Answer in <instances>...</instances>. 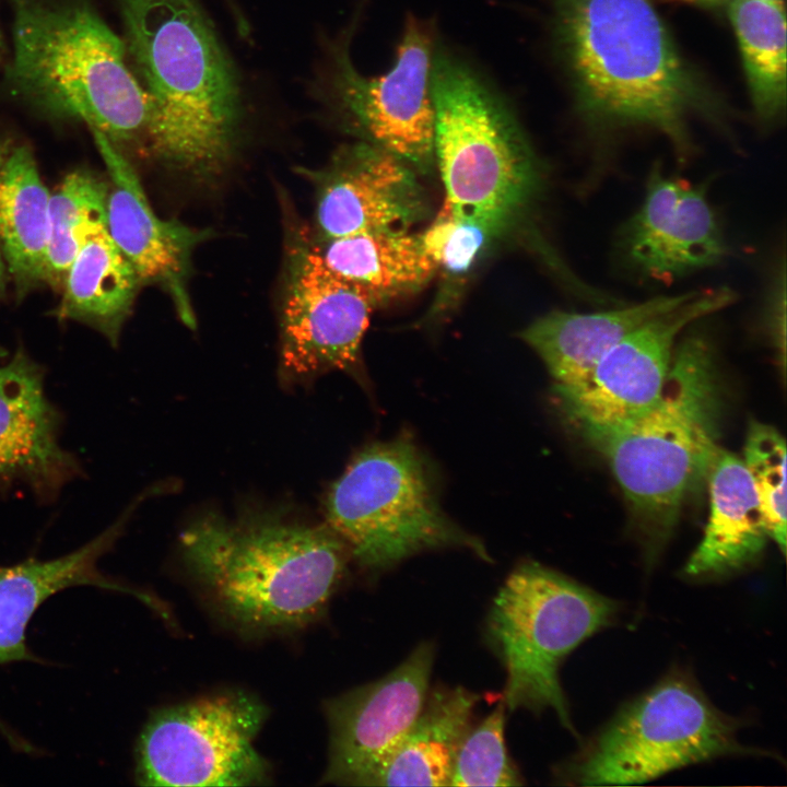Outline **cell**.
Returning a JSON list of instances; mask_svg holds the SVG:
<instances>
[{
	"label": "cell",
	"mask_w": 787,
	"mask_h": 787,
	"mask_svg": "<svg viewBox=\"0 0 787 787\" xmlns=\"http://www.w3.org/2000/svg\"><path fill=\"white\" fill-rule=\"evenodd\" d=\"M436 48L431 28L411 16L386 73L363 75L348 47L340 45L332 51L328 73V96L369 143L418 166L434 157L432 68Z\"/></svg>",
	"instance_id": "obj_12"
},
{
	"label": "cell",
	"mask_w": 787,
	"mask_h": 787,
	"mask_svg": "<svg viewBox=\"0 0 787 787\" xmlns=\"http://www.w3.org/2000/svg\"><path fill=\"white\" fill-rule=\"evenodd\" d=\"M10 142H11L10 139H0V164H1V161L7 152L8 148H9ZM7 275H8L7 267H5L4 258H3L1 247H0V297L2 296L4 289H5Z\"/></svg>",
	"instance_id": "obj_32"
},
{
	"label": "cell",
	"mask_w": 787,
	"mask_h": 787,
	"mask_svg": "<svg viewBox=\"0 0 787 787\" xmlns=\"http://www.w3.org/2000/svg\"><path fill=\"white\" fill-rule=\"evenodd\" d=\"M130 510L93 540L61 557L0 567V665L34 659L25 643L26 626L37 608L64 588L93 585L132 595L153 610L160 607L161 600L155 596L116 583L97 567L98 560L121 533ZM0 729L13 740L1 723Z\"/></svg>",
	"instance_id": "obj_19"
},
{
	"label": "cell",
	"mask_w": 787,
	"mask_h": 787,
	"mask_svg": "<svg viewBox=\"0 0 787 787\" xmlns=\"http://www.w3.org/2000/svg\"><path fill=\"white\" fill-rule=\"evenodd\" d=\"M432 93L444 207L496 234L540 191L538 160L497 94L444 49L435 51Z\"/></svg>",
	"instance_id": "obj_6"
},
{
	"label": "cell",
	"mask_w": 787,
	"mask_h": 787,
	"mask_svg": "<svg viewBox=\"0 0 787 787\" xmlns=\"http://www.w3.org/2000/svg\"><path fill=\"white\" fill-rule=\"evenodd\" d=\"M410 164L372 143L342 149L320 175L316 222L319 239L407 230L424 212Z\"/></svg>",
	"instance_id": "obj_18"
},
{
	"label": "cell",
	"mask_w": 787,
	"mask_h": 787,
	"mask_svg": "<svg viewBox=\"0 0 787 787\" xmlns=\"http://www.w3.org/2000/svg\"><path fill=\"white\" fill-rule=\"evenodd\" d=\"M7 82L42 114L85 124L122 153L146 148L148 96L124 39L87 0H10Z\"/></svg>",
	"instance_id": "obj_5"
},
{
	"label": "cell",
	"mask_w": 787,
	"mask_h": 787,
	"mask_svg": "<svg viewBox=\"0 0 787 787\" xmlns=\"http://www.w3.org/2000/svg\"><path fill=\"white\" fill-rule=\"evenodd\" d=\"M760 306L762 324L778 356L784 362L786 340V258L784 251L776 257L771 267Z\"/></svg>",
	"instance_id": "obj_31"
},
{
	"label": "cell",
	"mask_w": 787,
	"mask_h": 787,
	"mask_svg": "<svg viewBox=\"0 0 787 787\" xmlns=\"http://www.w3.org/2000/svg\"><path fill=\"white\" fill-rule=\"evenodd\" d=\"M708 185L668 175L655 162L642 203L614 235L619 268L638 281L665 284L725 262L731 249Z\"/></svg>",
	"instance_id": "obj_14"
},
{
	"label": "cell",
	"mask_w": 787,
	"mask_h": 787,
	"mask_svg": "<svg viewBox=\"0 0 787 787\" xmlns=\"http://www.w3.org/2000/svg\"><path fill=\"white\" fill-rule=\"evenodd\" d=\"M728 286L689 291L676 306L648 319L615 343L578 386H554V396L578 432L634 418L660 398L683 330L732 305Z\"/></svg>",
	"instance_id": "obj_13"
},
{
	"label": "cell",
	"mask_w": 787,
	"mask_h": 787,
	"mask_svg": "<svg viewBox=\"0 0 787 787\" xmlns=\"http://www.w3.org/2000/svg\"><path fill=\"white\" fill-rule=\"evenodd\" d=\"M62 414L45 391V369L23 348L0 364V491L25 485L42 503L82 475L59 442Z\"/></svg>",
	"instance_id": "obj_17"
},
{
	"label": "cell",
	"mask_w": 787,
	"mask_h": 787,
	"mask_svg": "<svg viewBox=\"0 0 787 787\" xmlns=\"http://www.w3.org/2000/svg\"><path fill=\"white\" fill-rule=\"evenodd\" d=\"M742 720L717 708L683 670L626 703L559 770L579 786L635 785L730 755H771L742 744Z\"/></svg>",
	"instance_id": "obj_9"
},
{
	"label": "cell",
	"mask_w": 787,
	"mask_h": 787,
	"mask_svg": "<svg viewBox=\"0 0 787 787\" xmlns=\"http://www.w3.org/2000/svg\"><path fill=\"white\" fill-rule=\"evenodd\" d=\"M107 193L108 181L86 168L69 173L50 193L43 283L62 287L84 243L107 231Z\"/></svg>",
	"instance_id": "obj_27"
},
{
	"label": "cell",
	"mask_w": 787,
	"mask_h": 787,
	"mask_svg": "<svg viewBox=\"0 0 787 787\" xmlns=\"http://www.w3.org/2000/svg\"><path fill=\"white\" fill-rule=\"evenodd\" d=\"M312 244L331 271L380 302L420 287L436 270L420 236L407 230L361 232Z\"/></svg>",
	"instance_id": "obj_25"
},
{
	"label": "cell",
	"mask_w": 787,
	"mask_h": 787,
	"mask_svg": "<svg viewBox=\"0 0 787 787\" xmlns=\"http://www.w3.org/2000/svg\"><path fill=\"white\" fill-rule=\"evenodd\" d=\"M108 174L107 231L134 269L141 285L155 284L172 298L181 321L195 328L188 280L196 247L209 230L161 219L152 209L138 174L125 153L93 133Z\"/></svg>",
	"instance_id": "obj_16"
},
{
	"label": "cell",
	"mask_w": 787,
	"mask_h": 787,
	"mask_svg": "<svg viewBox=\"0 0 787 787\" xmlns=\"http://www.w3.org/2000/svg\"><path fill=\"white\" fill-rule=\"evenodd\" d=\"M2 47H3V42H2L1 34H0V56H1V52H2Z\"/></svg>",
	"instance_id": "obj_34"
},
{
	"label": "cell",
	"mask_w": 787,
	"mask_h": 787,
	"mask_svg": "<svg viewBox=\"0 0 787 787\" xmlns=\"http://www.w3.org/2000/svg\"><path fill=\"white\" fill-rule=\"evenodd\" d=\"M768 1H783V0H768Z\"/></svg>",
	"instance_id": "obj_35"
},
{
	"label": "cell",
	"mask_w": 787,
	"mask_h": 787,
	"mask_svg": "<svg viewBox=\"0 0 787 787\" xmlns=\"http://www.w3.org/2000/svg\"><path fill=\"white\" fill-rule=\"evenodd\" d=\"M380 301L333 271L308 237L296 239L287 255L281 306L280 377L305 385L342 371L365 384L361 343Z\"/></svg>",
	"instance_id": "obj_11"
},
{
	"label": "cell",
	"mask_w": 787,
	"mask_h": 787,
	"mask_svg": "<svg viewBox=\"0 0 787 787\" xmlns=\"http://www.w3.org/2000/svg\"><path fill=\"white\" fill-rule=\"evenodd\" d=\"M184 561L212 604L243 630L290 632L319 618L351 557L325 525L263 514H209L179 538Z\"/></svg>",
	"instance_id": "obj_4"
},
{
	"label": "cell",
	"mask_w": 787,
	"mask_h": 787,
	"mask_svg": "<svg viewBox=\"0 0 787 787\" xmlns=\"http://www.w3.org/2000/svg\"><path fill=\"white\" fill-rule=\"evenodd\" d=\"M419 236L436 268L460 273L470 268L491 235L481 226L456 218L443 205L435 221Z\"/></svg>",
	"instance_id": "obj_30"
},
{
	"label": "cell",
	"mask_w": 787,
	"mask_h": 787,
	"mask_svg": "<svg viewBox=\"0 0 787 787\" xmlns=\"http://www.w3.org/2000/svg\"><path fill=\"white\" fill-rule=\"evenodd\" d=\"M266 718V706L239 691L215 693L157 710L137 745V784H267L270 765L255 748Z\"/></svg>",
	"instance_id": "obj_10"
},
{
	"label": "cell",
	"mask_w": 787,
	"mask_h": 787,
	"mask_svg": "<svg viewBox=\"0 0 787 787\" xmlns=\"http://www.w3.org/2000/svg\"><path fill=\"white\" fill-rule=\"evenodd\" d=\"M742 461L761 504L767 537L786 552V441L772 425L749 422Z\"/></svg>",
	"instance_id": "obj_28"
},
{
	"label": "cell",
	"mask_w": 787,
	"mask_h": 787,
	"mask_svg": "<svg viewBox=\"0 0 787 787\" xmlns=\"http://www.w3.org/2000/svg\"><path fill=\"white\" fill-rule=\"evenodd\" d=\"M689 292L590 313L553 310L531 322L522 340L540 356L555 387L582 384L621 339L656 315L676 306Z\"/></svg>",
	"instance_id": "obj_21"
},
{
	"label": "cell",
	"mask_w": 787,
	"mask_h": 787,
	"mask_svg": "<svg viewBox=\"0 0 787 787\" xmlns=\"http://www.w3.org/2000/svg\"><path fill=\"white\" fill-rule=\"evenodd\" d=\"M619 611L613 599L538 562L517 565L494 597L486 623L506 673V709H551L575 733L560 668L582 642L610 626Z\"/></svg>",
	"instance_id": "obj_7"
},
{
	"label": "cell",
	"mask_w": 787,
	"mask_h": 787,
	"mask_svg": "<svg viewBox=\"0 0 787 787\" xmlns=\"http://www.w3.org/2000/svg\"><path fill=\"white\" fill-rule=\"evenodd\" d=\"M727 13L740 49L757 119L776 122L786 106V14L783 1L728 0Z\"/></svg>",
	"instance_id": "obj_26"
},
{
	"label": "cell",
	"mask_w": 787,
	"mask_h": 787,
	"mask_svg": "<svg viewBox=\"0 0 787 787\" xmlns=\"http://www.w3.org/2000/svg\"><path fill=\"white\" fill-rule=\"evenodd\" d=\"M706 483L708 520L682 572L697 582L716 580L751 567L761 559L768 539L759 496L742 459L719 447Z\"/></svg>",
	"instance_id": "obj_20"
},
{
	"label": "cell",
	"mask_w": 787,
	"mask_h": 787,
	"mask_svg": "<svg viewBox=\"0 0 787 787\" xmlns=\"http://www.w3.org/2000/svg\"><path fill=\"white\" fill-rule=\"evenodd\" d=\"M325 514L350 556L371 572L443 548L490 559L478 538L443 513L428 465L409 437L363 448L330 486Z\"/></svg>",
	"instance_id": "obj_8"
},
{
	"label": "cell",
	"mask_w": 787,
	"mask_h": 787,
	"mask_svg": "<svg viewBox=\"0 0 787 787\" xmlns=\"http://www.w3.org/2000/svg\"><path fill=\"white\" fill-rule=\"evenodd\" d=\"M674 3L689 4L702 8H715L726 4L728 0H668Z\"/></svg>",
	"instance_id": "obj_33"
},
{
	"label": "cell",
	"mask_w": 787,
	"mask_h": 787,
	"mask_svg": "<svg viewBox=\"0 0 787 787\" xmlns=\"http://www.w3.org/2000/svg\"><path fill=\"white\" fill-rule=\"evenodd\" d=\"M140 286L134 269L104 231L89 238L70 265L55 315L92 327L115 346Z\"/></svg>",
	"instance_id": "obj_24"
},
{
	"label": "cell",
	"mask_w": 787,
	"mask_h": 787,
	"mask_svg": "<svg viewBox=\"0 0 787 787\" xmlns=\"http://www.w3.org/2000/svg\"><path fill=\"white\" fill-rule=\"evenodd\" d=\"M49 197L31 146L11 140L0 164V247L20 297L44 280Z\"/></svg>",
	"instance_id": "obj_23"
},
{
	"label": "cell",
	"mask_w": 787,
	"mask_h": 787,
	"mask_svg": "<svg viewBox=\"0 0 787 787\" xmlns=\"http://www.w3.org/2000/svg\"><path fill=\"white\" fill-rule=\"evenodd\" d=\"M127 56L150 106L145 152L196 177L218 174L238 138L235 68L199 0H118Z\"/></svg>",
	"instance_id": "obj_2"
},
{
	"label": "cell",
	"mask_w": 787,
	"mask_h": 787,
	"mask_svg": "<svg viewBox=\"0 0 787 787\" xmlns=\"http://www.w3.org/2000/svg\"><path fill=\"white\" fill-rule=\"evenodd\" d=\"M434 655L424 642L388 674L326 701L329 753L321 784L364 786L421 713Z\"/></svg>",
	"instance_id": "obj_15"
},
{
	"label": "cell",
	"mask_w": 787,
	"mask_h": 787,
	"mask_svg": "<svg viewBox=\"0 0 787 787\" xmlns=\"http://www.w3.org/2000/svg\"><path fill=\"white\" fill-rule=\"evenodd\" d=\"M480 697L463 688L438 689L364 786H447L457 748Z\"/></svg>",
	"instance_id": "obj_22"
},
{
	"label": "cell",
	"mask_w": 787,
	"mask_h": 787,
	"mask_svg": "<svg viewBox=\"0 0 787 787\" xmlns=\"http://www.w3.org/2000/svg\"><path fill=\"white\" fill-rule=\"evenodd\" d=\"M506 710L501 701L475 728H469L455 753L447 786L524 785L505 745Z\"/></svg>",
	"instance_id": "obj_29"
},
{
	"label": "cell",
	"mask_w": 787,
	"mask_h": 787,
	"mask_svg": "<svg viewBox=\"0 0 787 787\" xmlns=\"http://www.w3.org/2000/svg\"><path fill=\"white\" fill-rule=\"evenodd\" d=\"M555 37L580 117L601 139L662 136L677 162L696 151L691 122L724 126L715 97L679 52L653 0H552Z\"/></svg>",
	"instance_id": "obj_1"
},
{
	"label": "cell",
	"mask_w": 787,
	"mask_h": 787,
	"mask_svg": "<svg viewBox=\"0 0 787 787\" xmlns=\"http://www.w3.org/2000/svg\"><path fill=\"white\" fill-rule=\"evenodd\" d=\"M716 351L700 330L674 348L658 401L620 423L580 431L623 493L646 566L669 542L719 449L723 395Z\"/></svg>",
	"instance_id": "obj_3"
}]
</instances>
